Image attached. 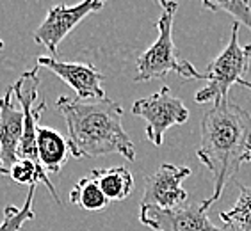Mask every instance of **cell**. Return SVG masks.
I'll use <instances>...</instances> for the list:
<instances>
[{
	"instance_id": "cell-1",
	"label": "cell",
	"mask_w": 251,
	"mask_h": 231,
	"mask_svg": "<svg viewBox=\"0 0 251 231\" xmlns=\"http://www.w3.org/2000/svg\"><path fill=\"white\" fill-rule=\"evenodd\" d=\"M201 142L196 157L210 171L214 192L203 199L205 210L221 198L226 183L244 164L251 162V112L230 98L212 103L201 117Z\"/></svg>"
},
{
	"instance_id": "cell-2",
	"label": "cell",
	"mask_w": 251,
	"mask_h": 231,
	"mask_svg": "<svg viewBox=\"0 0 251 231\" xmlns=\"http://www.w3.org/2000/svg\"><path fill=\"white\" fill-rule=\"evenodd\" d=\"M57 111L68 126V140L75 159H93L120 153L134 162V142L123 128V109L111 98L93 101L59 96Z\"/></svg>"
},
{
	"instance_id": "cell-3",
	"label": "cell",
	"mask_w": 251,
	"mask_h": 231,
	"mask_svg": "<svg viewBox=\"0 0 251 231\" xmlns=\"http://www.w3.org/2000/svg\"><path fill=\"white\" fill-rule=\"evenodd\" d=\"M160 18L157 22L159 36L155 43L145 50L137 57L135 63V82H148L153 78H166L168 73L175 71L184 78H196V80H205V73H200L196 68L187 61H182L178 57L176 46L173 41V18L178 9L176 2L171 0H162L159 2Z\"/></svg>"
},
{
	"instance_id": "cell-4",
	"label": "cell",
	"mask_w": 251,
	"mask_h": 231,
	"mask_svg": "<svg viewBox=\"0 0 251 231\" xmlns=\"http://www.w3.org/2000/svg\"><path fill=\"white\" fill-rule=\"evenodd\" d=\"M239 34L241 25L233 23L228 45L205 69L207 86L196 92V103H216L219 100H226L230 98L228 92L232 86L244 80L242 77L248 73L251 63V45L242 46L239 43Z\"/></svg>"
},
{
	"instance_id": "cell-5",
	"label": "cell",
	"mask_w": 251,
	"mask_h": 231,
	"mask_svg": "<svg viewBox=\"0 0 251 231\" xmlns=\"http://www.w3.org/2000/svg\"><path fill=\"white\" fill-rule=\"evenodd\" d=\"M132 114L146 121V139L153 146H162L166 132L189 119V109L168 86H162L150 96L135 100Z\"/></svg>"
},
{
	"instance_id": "cell-6",
	"label": "cell",
	"mask_w": 251,
	"mask_h": 231,
	"mask_svg": "<svg viewBox=\"0 0 251 231\" xmlns=\"http://www.w3.org/2000/svg\"><path fill=\"white\" fill-rule=\"evenodd\" d=\"M103 7L101 0H86L77 5H53L45 16L43 23L34 30V41L49 50L50 55H57L59 45L86 16L97 13Z\"/></svg>"
},
{
	"instance_id": "cell-7",
	"label": "cell",
	"mask_w": 251,
	"mask_h": 231,
	"mask_svg": "<svg viewBox=\"0 0 251 231\" xmlns=\"http://www.w3.org/2000/svg\"><path fill=\"white\" fill-rule=\"evenodd\" d=\"M189 176H191V169L187 165H159L153 174L145 178V192L141 199V207L171 210L189 203V194L182 185Z\"/></svg>"
},
{
	"instance_id": "cell-8",
	"label": "cell",
	"mask_w": 251,
	"mask_h": 231,
	"mask_svg": "<svg viewBox=\"0 0 251 231\" xmlns=\"http://www.w3.org/2000/svg\"><path fill=\"white\" fill-rule=\"evenodd\" d=\"M139 222L153 231H226L208 219L201 203H185L171 210L141 207Z\"/></svg>"
},
{
	"instance_id": "cell-9",
	"label": "cell",
	"mask_w": 251,
	"mask_h": 231,
	"mask_svg": "<svg viewBox=\"0 0 251 231\" xmlns=\"http://www.w3.org/2000/svg\"><path fill=\"white\" fill-rule=\"evenodd\" d=\"M38 66L47 68L53 75H57L77 92V98L82 100H103L105 91L101 87L103 73L95 64L89 63H63L52 55H39Z\"/></svg>"
},
{
	"instance_id": "cell-10",
	"label": "cell",
	"mask_w": 251,
	"mask_h": 231,
	"mask_svg": "<svg viewBox=\"0 0 251 231\" xmlns=\"http://www.w3.org/2000/svg\"><path fill=\"white\" fill-rule=\"evenodd\" d=\"M25 112L15 103L13 86L0 98V164L5 169L18 160V149L24 139Z\"/></svg>"
},
{
	"instance_id": "cell-11",
	"label": "cell",
	"mask_w": 251,
	"mask_h": 231,
	"mask_svg": "<svg viewBox=\"0 0 251 231\" xmlns=\"http://www.w3.org/2000/svg\"><path fill=\"white\" fill-rule=\"evenodd\" d=\"M38 157L47 173L59 174V171L64 167L72 155L70 140L64 139L63 135L55 132L50 126L38 128Z\"/></svg>"
},
{
	"instance_id": "cell-12",
	"label": "cell",
	"mask_w": 251,
	"mask_h": 231,
	"mask_svg": "<svg viewBox=\"0 0 251 231\" xmlns=\"http://www.w3.org/2000/svg\"><path fill=\"white\" fill-rule=\"evenodd\" d=\"M91 174L97 178L109 201H123L134 190V176L123 165H114L107 169H93Z\"/></svg>"
},
{
	"instance_id": "cell-13",
	"label": "cell",
	"mask_w": 251,
	"mask_h": 231,
	"mask_svg": "<svg viewBox=\"0 0 251 231\" xmlns=\"http://www.w3.org/2000/svg\"><path fill=\"white\" fill-rule=\"evenodd\" d=\"M70 203L77 205L86 212H100L109 205V199L98 185L97 178L93 174H87L80 178L70 192Z\"/></svg>"
},
{
	"instance_id": "cell-14",
	"label": "cell",
	"mask_w": 251,
	"mask_h": 231,
	"mask_svg": "<svg viewBox=\"0 0 251 231\" xmlns=\"http://www.w3.org/2000/svg\"><path fill=\"white\" fill-rule=\"evenodd\" d=\"M239 185V199L230 210L219 213V219L226 230L233 231H251V185Z\"/></svg>"
},
{
	"instance_id": "cell-15",
	"label": "cell",
	"mask_w": 251,
	"mask_h": 231,
	"mask_svg": "<svg viewBox=\"0 0 251 231\" xmlns=\"http://www.w3.org/2000/svg\"><path fill=\"white\" fill-rule=\"evenodd\" d=\"M9 176L13 178V182H16L18 185H29V187L38 185V183L41 182L45 187L49 188V192L53 196V199H55V201H61L59 196H57V190L53 188L52 182H50L49 173H47L41 165H38L36 162H32V160L18 159L15 164L11 165Z\"/></svg>"
},
{
	"instance_id": "cell-16",
	"label": "cell",
	"mask_w": 251,
	"mask_h": 231,
	"mask_svg": "<svg viewBox=\"0 0 251 231\" xmlns=\"http://www.w3.org/2000/svg\"><path fill=\"white\" fill-rule=\"evenodd\" d=\"M34 194H36V185L29 187L27 199H25V203L22 207L7 205L4 208V219L0 222V231H22L25 222L34 221V217H36V213L32 210Z\"/></svg>"
},
{
	"instance_id": "cell-17",
	"label": "cell",
	"mask_w": 251,
	"mask_h": 231,
	"mask_svg": "<svg viewBox=\"0 0 251 231\" xmlns=\"http://www.w3.org/2000/svg\"><path fill=\"white\" fill-rule=\"evenodd\" d=\"M203 7L212 13H228L235 20V23L244 25L251 30V4L244 0H232V2H223V0H207L203 2Z\"/></svg>"
},
{
	"instance_id": "cell-18",
	"label": "cell",
	"mask_w": 251,
	"mask_h": 231,
	"mask_svg": "<svg viewBox=\"0 0 251 231\" xmlns=\"http://www.w3.org/2000/svg\"><path fill=\"white\" fill-rule=\"evenodd\" d=\"M239 86H242V87H246L248 91H251V82H250V80H242V82H241V84H239Z\"/></svg>"
},
{
	"instance_id": "cell-19",
	"label": "cell",
	"mask_w": 251,
	"mask_h": 231,
	"mask_svg": "<svg viewBox=\"0 0 251 231\" xmlns=\"http://www.w3.org/2000/svg\"><path fill=\"white\" fill-rule=\"evenodd\" d=\"M4 174H9V169H5L4 165L0 164V176H4Z\"/></svg>"
},
{
	"instance_id": "cell-20",
	"label": "cell",
	"mask_w": 251,
	"mask_h": 231,
	"mask_svg": "<svg viewBox=\"0 0 251 231\" xmlns=\"http://www.w3.org/2000/svg\"><path fill=\"white\" fill-rule=\"evenodd\" d=\"M0 48H4V43H2V39H0Z\"/></svg>"
}]
</instances>
